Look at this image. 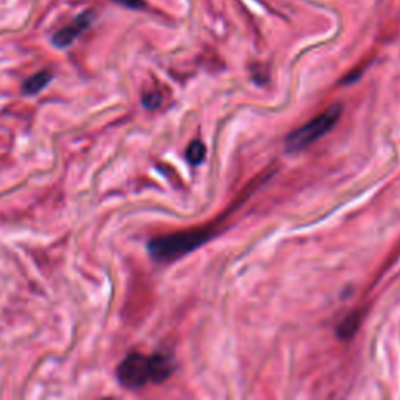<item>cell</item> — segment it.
<instances>
[{
    "mask_svg": "<svg viewBox=\"0 0 400 400\" xmlns=\"http://www.w3.org/2000/svg\"><path fill=\"white\" fill-rule=\"evenodd\" d=\"M117 380L128 390H138V388H142L149 381H152L149 356L138 352L128 353L117 367Z\"/></svg>",
    "mask_w": 400,
    "mask_h": 400,
    "instance_id": "cell-3",
    "label": "cell"
},
{
    "mask_svg": "<svg viewBox=\"0 0 400 400\" xmlns=\"http://www.w3.org/2000/svg\"><path fill=\"white\" fill-rule=\"evenodd\" d=\"M94 17H96V12H94L92 10L81 12V15L75 17L71 24L66 25L65 28L58 30L52 36L53 46L58 49H65L71 46V44L77 40V38L83 33L86 28L91 27Z\"/></svg>",
    "mask_w": 400,
    "mask_h": 400,
    "instance_id": "cell-4",
    "label": "cell"
},
{
    "mask_svg": "<svg viewBox=\"0 0 400 400\" xmlns=\"http://www.w3.org/2000/svg\"><path fill=\"white\" fill-rule=\"evenodd\" d=\"M150 360V378L155 383H161L166 378L171 377L174 372V358L166 352H158L152 356H149Z\"/></svg>",
    "mask_w": 400,
    "mask_h": 400,
    "instance_id": "cell-5",
    "label": "cell"
},
{
    "mask_svg": "<svg viewBox=\"0 0 400 400\" xmlns=\"http://www.w3.org/2000/svg\"><path fill=\"white\" fill-rule=\"evenodd\" d=\"M186 158L191 165H200L205 158V146L202 141H192L186 150Z\"/></svg>",
    "mask_w": 400,
    "mask_h": 400,
    "instance_id": "cell-7",
    "label": "cell"
},
{
    "mask_svg": "<svg viewBox=\"0 0 400 400\" xmlns=\"http://www.w3.org/2000/svg\"><path fill=\"white\" fill-rule=\"evenodd\" d=\"M356 328H358V317H356V315H352L341 322L340 328H338V335H340L342 340H349V338L355 333Z\"/></svg>",
    "mask_w": 400,
    "mask_h": 400,
    "instance_id": "cell-8",
    "label": "cell"
},
{
    "mask_svg": "<svg viewBox=\"0 0 400 400\" xmlns=\"http://www.w3.org/2000/svg\"><path fill=\"white\" fill-rule=\"evenodd\" d=\"M342 112V106L340 103L331 105L330 108L325 110L321 116L311 119L302 127L292 131L286 141V147L290 152H300L305 147L311 146L319 138H322L325 133L335 127V124L340 121Z\"/></svg>",
    "mask_w": 400,
    "mask_h": 400,
    "instance_id": "cell-2",
    "label": "cell"
},
{
    "mask_svg": "<svg viewBox=\"0 0 400 400\" xmlns=\"http://www.w3.org/2000/svg\"><path fill=\"white\" fill-rule=\"evenodd\" d=\"M142 103L147 106V108H156L161 103V97H160V94H156V92H150V94H146L142 99Z\"/></svg>",
    "mask_w": 400,
    "mask_h": 400,
    "instance_id": "cell-9",
    "label": "cell"
},
{
    "mask_svg": "<svg viewBox=\"0 0 400 400\" xmlns=\"http://www.w3.org/2000/svg\"><path fill=\"white\" fill-rule=\"evenodd\" d=\"M53 78V75L50 71H41L35 75H31L22 83V92L27 94V96H35V94L41 92L44 88H46L50 80Z\"/></svg>",
    "mask_w": 400,
    "mask_h": 400,
    "instance_id": "cell-6",
    "label": "cell"
},
{
    "mask_svg": "<svg viewBox=\"0 0 400 400\" xmlns=\"http://www.w3.org/2000/svg\"><path fill=\"white\" fill-rule=\"evenodd\" d=\"M208 238V228H194L166 236H158L149 242V253L156 261H171L202 246Z\"/></svg>",
    "mask_w": 400,
    "mask_h": 400,
    "instance_id": "cell-1",
    "label": "cell"
},
{
    "mask_svg": "<svg viewBox=\"0 0 400 400\" xmlns=\"http://www.w3.org/2000/svg\"><path fill=\"white\" fill-rule=\"evenodd\" d=\"M119 5L125 6V8H131V10H141L144 8V2L142 0H112Z\"/></svg>",
    "mask_w": 400,
    "mask_h": 400,
    "instance_id": "cell-10",
    "label": "cell"
}]
</instances>
